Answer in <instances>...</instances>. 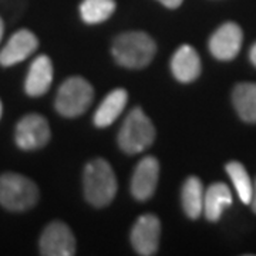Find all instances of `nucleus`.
Here are the masks:
<instances>
[{
  "label": "nucleus",
  "instance_id": "obj_1",
  "mask_svg": "<svg viewBox=\"0 0 256 256\" xmlns=\"http://www.w3.org/2000/svg\"><path fill=\"white\" fill-rule=\"evenodd\" d=\"M111 53L121 67L140 70L152 62L156 44L146 32H126L114 38Z\"/></svg>",
  "mask_w": 256,
  "mask_h": 256
},
{
  "label": "nucleus",
  "instance_id": "obj_2",
  "mask_svg": "<svg viewBox=\"0 0 256 256\" xmlns=\"http://www.w3.org/2000/svg\"><path fill=\"white\" fill-rule=\"evenodd\" d=\"M84 196L90 205L104 208L110 205L117 194V178L108 161L94 158L86 165L82 172Z\"/></svg>",
  "mask_w": 256,
  "mask_h": 256
},
{
  "label": "nucleus",
  "instance_id": "obj_3",
  "mask_svg": "<svg viewBox=\"0 0 256 256\" xmlns=\"http://www.w3.org/2000/svg\"><path fill=\"white\" fill-rule=\"evenodd\" d=\"M117 141L121 151L128 156H136L154 144L156 127L146 112L136 107L124 120Z\"/></svg>",
  "mask_w": 256,
  "mask_h": 256
},
{
  "label": "nucleus",
  "instance_id": "obj_4",
  "mask_svg": "<svg viewBox=\"0 0 256 256\" xmlns=\"http://www.w3.org/2000/svg\"><path fill=\"white\" fill-rule=\"evenodd\" d=\"M38 188L24 175L6 172L0 175V205L12 212L33 208L38 201Z\"/></svg>",
  "mask_w": 256,
  "mask_h": 256
},
{
  "label": "nucleus",
  "instance_id": "obj_5",
  "mask_svg": "<svg viewBox=\"0 0 256 256\" xmlns=\"http://www.w3.org/2000/svg\"><path fill=\"white\" fill-rule=\"evenodd\" d=\"M94 100V88L86 78L68 77L58 87L54 107L62 117L74 118L88 110Z\"/></svg>",
  "mask_w": 256,
  "mask_h": 256
},
{
  "label": "nucleus",
  "instance_id": "obj_6",
  "mask_svg": "<svg viewBox=\"0 0 256 256\" xmlns=\"http://www.w3.org/2000/svg\"><path fill=\"white\" fill-rule=\"evenodd\" d=\"M50 137H52V131L48 121L40 114H34V112L28 114L16 126L14 141L20 150L24 151L40 150L47 146Z\"/></svg>",
  "mask_w": 256,
  "mask_h": 256
},
{
  "label": "nucleus",
  "instance_id": "obj_7",
  "mask_svg": "<svg viewBox=\"0 0 256 256\" xmlns=\"http://www.w3.org/2000/svg\"><path fill=\"white\" fill-rule=\"evenodd\" d=\"M38 246L40 254L44 256H73L76 254V238L68 225L54 220L44 228Z\"/></svg>",
  "mask_w": 256,
  "mask_h": 256
},
{
  "label": "nucleus",
  "instance_id": "obj_8",
  "mask_svg": "<svg viewBox=\"0 0 256 256\" xmlns=\"http://www.w3.org/2000/svg\"><path fill=\"white\" fill-rule=\"evenodd\" d=\"M131 245L138 255H156L161 238V222L156 215H141L131 229Z\"/></svg>",
  "mask_w": 256,
  "mask_h": 256
},
{
  "label": "nucleus",
  "instance_id": "obj_9",
  "mask_svg": "<svg viewBox=\"0 0 256 256\" xmlns=\"http://www.w3.org/2000/svg\"><path fill=\"white\" fill-rule=\"evenodd\" d=\"M244 33L234 22H226L216 28L210 38V52L216 60H234L240 52Z\"/></svg>",
  "mask_w": 256,
  "mask_h": 256
},
{
  "label": "nucleus",
  "instance_id": "obj_10",
  "mask_svg": "<svg viewBox=\"0 0 256 256\" xmlns=\"http://www.w3.org/2000/svg\"><path fill=\"white\" fill-rule=\"evenodd\" d=\"M160 178V162L156 156H144L136 166L130 190L137 201H148L156 190Z\"/></svg>",
  "mask_w": 256,
  "mask_h": 256
},
{
  "label": "nucleus",
  "instance_id": "obj_11",
  "mask_svg": "<svg viewBox=\"0 0 256 256\" xmlns=\"http://www.w3.org/2000/svg\"><path fill=\"white\" fill-rule=\"evenodd\" d=\"M38 47V40L34 33L28 28H22L10 37L6 46L0 50V66L12 67L24 62Z\"/></svg>",
  "mask_w": 256,
  "mask_h": 256
},
{
  "label": "nucleus",
  "instance_id": "obj_12",
  "mask_svg": "<svg viewBox=\"0 0 256 256\" xmlns=\"http://www.w3.org/2000/svg\"><path fill=\"white\" fill-rule=\"evenodd\" d=\"M202 64L198 52L190 44H182L171 58V73L176 82L188 84L201 76Z\"/></svg>",
  "mask_w": 256,
  "mask_h": 256
},
{
  "label": "nucleus",
  "instance_id": "obj_13",
  "mask_svg": "<svg viewBox=\"0 0 256 256\" xmlns=\"http://www.w3.org/2000/svg\"><path fill=\"white\" fill-rule=\"evenodd\" d=\"M53 63L50 57L42 54L36 57L28 68V77L24 82V92L30 97H40L44 96L53 82Z\"/></svg>",
  "mask_w": 256,
  "mask_h": 256
},
{
  "label": "nucleus",
  "instance_id": "obj_14",
  "mask_svg": "<svg viewBox=\"0 0 256 256\" xmlns=\"http://www.w3.org/2000/svg\"><path fill=\"white\" fill-rule=\"evenodd\" d=\"M127 101L128 92L124 88H116L108 92L104 97V100L101 101V104L92 117L94 126L98 128H106L111 126L124 111Z\"/></svg>",
  "mask_w": 256,
  "mask_h": 256
},
{
  "label": "nucleus",
  "instance_id": "obj_15",
  "mask_svg": "<svg viewBox=\"0 0 256 256\" xmlns=\"http://www.w3.org/2000/svg\"><path fill=\"white\" fill-rule=\"evenodd\" d=\"M232 205V192L224 182H215L208 186L204 194V210L202 214L210 222L220 220L224 210Z\"/></svg>",
  "mask_w": 256,
  "mask_h": 256
},
{
  "label": "nucleus",
  "instance_id": "obj_16",
  "mask_svg": "<svg viewBox=\"0 0 256 256\" xmlns=\"http://www.w3.org/2000/svg\"><path fill=\"white\" fill-rule=\"evenodd\" d=\"M232 102L242 121L256 122V82H239L232 92Z\"/></svg>",
  "mask_w": 256,
  "mask_h": 256
},
{
  "label": "nucleus",
  "instance_id": "obj_17",
  "mask_svg": "<svg viewBox=\"0 0 256 256\" xmlns=\"http://www.w3.org/2000/svg\"><path fill=\"white\" fill-rule=\"evenodd\" d=\"M204 185L198 176H188L181 190V204L185 215L191 220H196L204 210Z\"/></svg>",
  "mask_w": 256,
  "mask_h": 256
},
{
  "label": "nucleus",
  "instance_id": "obj_18",
  "mask_svg": "<svg viewBox=\"0 0 256 256\" xmlns=\"http://www.w3.org/2000/svg\"><path fill=\"white\" fill-rule=\"evenodd\" d=\"M116 0H82L80 16L86 24H100L116 12Z\"/></svg>",
  "mask_w": 256,
  "mask_h": 256
},
{
  "label": "nucleus",
  "instance_id": "obj_19",
  "mask_svg": "<svg viewBox=\"0 0 256 256\" xmlns=\"http://www.w3.org/2000/svg\"><path fill=\"white\" fill-rule=\"evenodd\" d=\"M226 172L236 190L239 200L249 205L250 198H252V191H254V182L248 174L246 168L238 161H230L226 164Z\"/></svg>",
  "mask_w": 256,
  "mask_h": 256
},
{
  "label": "nucleus",
  "instance_id": "obj_20",
  "mask_svg": "<svg viewBox=\"0 0 256 256\" xmlns=\"http://www.w3.org/2000/svg\"><path fill=\"white\" fill-rule=\"evenodd\" d=\"M158 2L168 9H178L182 4L184 0H158Z\"/></svg>",
  "mask_w": 256,
  "mask_h": 256
},
{
  "label": "nucleus",
  "instance_id": "obj_21",
  "mask_svg": "<svg viewBox=\"0 0 256 256\" xmlns=\"http://www.w3.org/2000/svg\"><path fill=\"white\" fill-rule=\"evenodd\" d=\"M249 205L252 206V210L256 214V181L254 182V191H252V198H250Z\"/></svg>",
  "mask_w": 256,
  "mask_h": 256
},
{
  "label": "nucleus",
  "instance_id": "obj_22",
  "mask_svg": "<svg viewBox=\"0 0 256 256\" xmlns=\"http://www.w3.org/2000/svg\"><path fill=\"white\" fill-rule=\"evenodd\" d=\"M249 60H250V63L254 64L256 67V43L254 46L250 47V52H249Z\"/></svg>",
  "mask_w": 256,
  "mask_h": 256
},
{
  "label": "nucleus",
  "instance_id": "obj_23",
  "mask_svg": "<svg viewBox=\"0 0 256 256\" xmlns=\"http://www.w3.org/2000/svg\"><path fill=\"white\" fill-rule=\"evenodd\" d=\"M3 33H4V22H3V18H0V42L3 38Z\"/></svg>",
  "mask_w": 256,
  "mask_h": 256
},
{
  "label": "nucleus",
  "instance_id": "obj_24",
  "mask_svg": "<svg viewBox=\"0 0 256 256\" xmlns=\"http://www.w3.org/2000/svg\"><path fill=\"white\" fill-rule=\"evenodd\" d=\"M2 114H3V106H2V101H0V118H2Z\"/></svg>",
  "mask_w": 256,
  "mask_h": 256
}]
</instances>
